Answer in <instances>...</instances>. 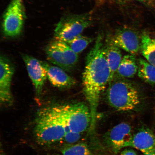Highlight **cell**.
Returning a JSON list of instances; mask_svg holds the SVG:
<instances>
[{
    "mask_svg": "<svg viewBox=\"0 0 155 155\" xmlns=\"http://www.w3.org/2000/svg\"><path fill=\"white\" fill-rule=\"evenodd\" d=\"M111 75L103 36L99 34L94 47L87 56L82 77L83 91L91 115L90 133L95 130L101 96L111 81Z\"/></svg>",
    "mask_w": 155,
    "mask_h": 155,
    "instance_id": "6da1fadb",
    "label": "cell"
},
{
    "mask_svg": "<svg viewBox=\"0 0 155 155\" xmlns=\"http://www.w3.org/2000/svg\"><path fill=\"white\" fill-rule=\"evenodd\" d=\"M67 130L59 104L46 107L38 112L34 132L40 144L50 145L63 140Z\"/></svg>",
    "mask_w": 155,
    "mask_h": 155,
    "instance_id": "7a4b0ae2",
    "label": "cell"
},
{
    "mask_svg": "<svg viewBox=\"0 0 155 155\" xmlns=\"http://www.w3.org/2000/svg\"><path fill=\"white\" fill-rule=\"evenodd\" d=\"M106 96L108 103L117 111H133L140 103L139 93L131 83L114 78L108 84Z\"/></svg>",
    "mask_w": 155,
    "mask_h": 155,
    "instance_id": "3957f363",
    "label": "cell"
},
{
    "mask_svg": "<svg viewBox=\"0 0 155 155\" xmlns=\"http://www.w3.org/2000/svg\"><path fill=\"white\" fill-rule=\"evenodd\" d=\"M59 106L67 131L82 134L90 130L91 115L90 107L86 104L79 102L59 104Z\"/></svg>",
    "mask_w": 155,
    "mask_h": 155,
    "instance_id": "277c9868",
    "label": "cell"
},
{
    "mask_svg": "<svg viewBox=\"0 0 155 155\" xmlns=\"http://www.w3.org/2000/svg\"><path fill=\"white\" fill-rule=\"evenodd\" d=\"M92 23V15L90 13L66 15L56 27L54 34L55 40L68 43L80 35Z\"/></svg>",
    "mask_w": 155,
    "mask_h": 155,
    "instance_id": "5b68a950",
    "label": "cell"
},
{
    "mask_svg": "<svg viewBox=\"0 0 155 155\" xmlns=\"http://www.w3.org/2000/svg\"><path fill=\"white\" fill-rule=\"evenodd\" d=\"M46 52L48 61L65 71L71 70L78 61V54L61 41L55 40L51 42L46 47Z\"/></svg>",
    "mask_w": 155,
    "mask_h": 155,
    "instance_id": "8992f818",
    "label": "cell"
},
{
    "mask_svg": "<svg viewBox=\"0 0 155 155\" xmlns=\"http://www.w3.org/2000/svg\"><path fill=\"white\" fill-rule=\"evenodd\" d=\"M25 17L22 0H12L3 15V29L5 35L8 37L19 35L22 32Z\"/></svg>",
    "mask_w": 155,
    "mask_h": 155,
    "instance_id": "52a82bcc",
    "label": "cell"
},
{
    "mask_svg": "<svg viewBox=\"0 0 155 155\" xmlns=\"http://www.w3.org/2000/svg\"><path fill=\"white\" fill-rule=\"evenodd\" d=\"M134 134L131 126L123 122L104 134L103 137L104 143L111 152L117 154L122 149L129 147Z\"/></svg>",
    "mask_w": 155,
    "mask_h": 155,
    "instance_id": "ba28073f",
    "label": "cell"
},
{
    "mask_svg": "<svg viewBox=\"0 0 155 155\" xmlns=\"http://www.w3.org/2000/svg\"><path fill=\"white\" fill-rule=\"evenodd\" d=\"M115 45L131 55H136L141 49V41L135 31L129 28H122L116 31L110 38Z\"/></svg>",
    "mask_w": 155,
    "mask_h": 155,
    "instance_id": "9c48e42d",
    "label": "cell"
},
{
    "mask_svg": "<svg viewBox=\"0 0 155 155\" xmlns=\"http://www.w3.org/2000/svg\"><path fill=\"white\" fill-rule=\"evenodd\" d=\"M22 57L27 68L29 77L34 85L36 94H41L47 78V73L41 62L32 56L22 55Z\"/></svg>",
    "mask_w": 155,
    "mask_h": 155,
    "instance_id": "30bf717a",
    "label": "cell"
},
{
    "mask_svg": "<svg viewBox=\"0 0 155 155\" xmlns=\"http://www.w3.org/2000/svg\"><path fill=\"white\" fill-rule=\"evenodd\" d=\"M14 69L9 61L3 57L0 60V101L1 104L10 105L13 98L11 84Z\"/></svg>",
    "mask_w": 155,
    "mask_h": 155,
    "instance_id": "8fae6325",
    "label": "cell"
},
{
    "mask_svg": "<svg viewBox=\"0 0 155 155\" xmlns=\"http://www.w3.org/2000/svg\"><path fill=\"white\" fill-rule=\"evenodd\" d=\"M129 147L137 149L144 154L155 155V134L148 128L141 127L134 134Z\"/></svg>",
    "mask_w": 155,
    "mask_h": 155,
    "instance_id": "7c38bea8",
    "label": "cell"
},
{
    "mask_svg": "<svg viewBox=\"0 0 155 155\" xmlns=\"http://www.w3.org/2000/svg\"><path fill=\"white\" fill-rule=\"evenodd\" d=\"M47 73V78L51 84L59 88H68L76 83L75 79L70 76L61 68L41 61Z\"/></svg>",
    "mask_w": 155,
    "mask_h": 155,
    "instance_id": "4fadbf2b",
    "label": "cell"
},
{
    "mask_svg": "<svg viewBox=\"0 0 155 155\" xmlns=\"http://www.w3.org/2000/svg\"><path fill=\"white\" fill-rule=\"evenodd\" d=\"M104 46L107 61L111 71V81L113 80L122 59L120 50L112 42L110 38Z\"/></svg>",
    "mask_w": 155,
    "mask_h": 155,
    "instance_id": "5bb4252c",
    "label": "cell"
},
{
    "mask_svg": "<svg viewBox=\"0 0 155 155\" xmlns=\"http://www.w3.org/2000/svg\"><path fill=\"white\" fill-rule=\"evenodd\" d=\"M138 68V63L134 56L126 55L122 58L116 73L120 77L131 78L136 74Z\"/></svg>",
    "mask_w": 155,
    "mask_h": 155,
    "instance_id": "9a60e30c",
    "label": "cell"
},
{
    "mask_svg": "<svg viewBox=\"0 0 155 155\" xmlns=\"http://www.w3.org/2000/svg\"><path fill=\"white\" fill-rule=\"evenodd\" d=\"M141 40L142 55L147 61L155 67V38L144 34Z\"/></svg>",
    "mask_w": 155,
    "mask_h": 155,
    "instance_id": "2e32d148",
    "label": "cell"
},
{
    "mask_svg": "<svg viewBox=\"0 0 155 155\" xmlns=\"http://www.w3.org/2000/svg\"><path fill=\"white\" fill-rule=\"evenodd\" d=\"M137 74L145 82L155 85V67L146 60L139 59L138 61Z\"/></svg>",
    "mask_w": 155,
    "mask_h": 155,
    "instance_id": "e0dca14e",
    "label": "cell"
},
{
    "mask_svg": "<svg viewBox=\"0 0 155 155\" xmlns=\"http://www.w3.org/2000/svg\"><path fill=\"white\" fill-rule=\"evenodd\" d=\"M62 155H97L93 152L88 145L83 143L67 144L61 150Z\"/></svg>",
    "mask_w": 155,
    "mask_h": 155,
    "instance_id": "ac0fdd59",
    "label": "cell"
},
{
    "mask_svg": "<svg viewBox=\"0 0 155 155\" xmlns=\"http://www.w3.org/2000/svg\"><path fill=\"white\" fill-rule=\"evenodd\" d=\"M93 39L79 35L67 43L75 53L80 54L93 41Z\"/></svg>",
    "mask_w": 155,
    "mask_h": 155,
    "instance_id": "d6986e66",
    "label": "cell"
},
{
    "mask_svg": "<svg viewBox=\"0 0 155 155\" xmlns=\"http://www.w3.org/2000/svg\"><path fill=\"white\" fill-rule=\"evenodd\" d=\"M95 1L97 3L100 4L108 3L124 4L131 2H137L149 7H153L155 5V0H95Z\"/></svg>",
    "mask_w": 155,
    "mask_h": 155,
    "instance_id": "ffe728a7",
    "label": "cell"
},
{
    "mask_svg": "<svg viewBox=\"0 0 155 155\" xmlns=\"http://www.w3.org/2000/svg\"><path fill=\"white\" fill-rule=\"evenodd\" d=\"M82 134L67 131L65 134L63 140L68 144H73L78 143L82 137Z\"/></svg>",
    "mask_w": 155,
    "mask_h": 155,
    "instance_id": "44dd1931",
    "label": "cell"
},
{
    "mask_svg": "<svg viewBox=\"0 0 155 155\" xmlns=\"http://www.w3.org/2000/svg\"><path fill=\"white\" fill-rule=\"evenodd\" d=\"M120 155H137V154L134 150L127 148L122 150Z\"/></svg>",
    "mask_w": 155,
    "mask_h": 155,
    "instance_id": "7402d4cb",
    "label": "cell"
},
{
    "mask_svg": "<svg viewBox=\"0 0 155 155\" xmlns=\"http://www.w3.org/2000/svg\"><path fill=\"white\" fill-rule=\"evenodd\" d=\"M144 155H154L151 154H144Z\"/></svg>",
    "mask_w": 155,
    "mask_h": 155,
    "instance_id": "603a6c76",
    "label": "cell"
}]
</instances>
